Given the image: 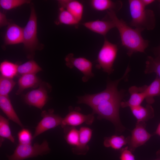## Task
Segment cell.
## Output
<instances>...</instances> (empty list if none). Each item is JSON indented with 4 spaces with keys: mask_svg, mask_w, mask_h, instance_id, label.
<instances>
[{
    "mask_svg": "<svg viewBox=\"0 0 160 160\" xmlns=\"http://www.w3.org/2000/svg\"><path fill=\"white\" fill-rule=\"evenodd\" d=\"M130 71L128 66L122 77L116 81L108 82L106 89L103 91L93 94H87L78 97V103L84 104L92 109L100 104L117 97L124 95L123 90L119 91L117 86L119 82L124 79Z\"/></svg>",
    "mask_w": 160,
    "mask_h": 160,
    "instance_id": "277c9868",
    "label": "cell"
},
{
    "mask_svg": "<svg viewBox=\"0 0 160 160\" xmlns=\"http://www.w3.org/2000/svg\"><path fill=\"white\" fill-rule=\"evenodd\" d=\"M90 4L92 7L96 11H112L116 13L121 9L123 5L120 1L111 0H92Z\"/></svg>",
    "mask_w": 160,
    "mask_h": 160,
    "instance_id": "ac0fdd59",
    "label": "cell"
},
{
    "mask_svg": "<svg viewBox=\"0 0 160 160\" xmlns=\"http://www.w3.org/2000/svg\"><path fill=\"white\" fill-rule=\"evenodd\" d=\"M60 7L63 8L69 12L79 22L81 20L84 11L82 3L76 0L58 1Z\"/></svg>",
    "mask_w": 160,
    "mask_h": 160,
    "instance_id": "e0dca14e",
    "label": "cell"
},
{
    "mask_svg": "<svg viewBox=\"0 0 160 160\" xmlns=\"http://www.w3.org/2000/svg\"><path fill=\"white\" fill-rule=\"evenodd\" d=\"M56 23L57 24H61L77 26L79 22L66 10L60 7L58 18Z\"/></svg>",
    "mask_w": 160,
    "mask_h": 160,
    "instance_id": "484cf974",
    "label": "cell"
},
{
    "mask_svg": "<svg viewBox=\"0 0 160 160\" xmlns=\"http://www.w3.org/2000/svg\"><path fill=\"white\" fill-rule=\"evenodd\" d=\"M118 51L117 45L111 43L105 38L103 44L97 55L96 67L102 69L103 71L109 75L111 74L114 71L113 65Z\"/></svg>",
    "mask_w": 160,
    "mask_h": 160,
    "instance_id": "5b68a950",
    "label": "cell"
},
{
    "mask_svg": "<svg viewBox=\"0 0 160 160\" xmlns=\"http://www.w3.org/2000/svg\"><path fill=\"white\" fill-rule=\"evenodd\" d=\"M128 137L123 135H113L104 138L103 145L106 147L111 148L115 150H120L128 142Z\"/></svg>",
    "mask_w": 160,
    "mask_h": 160,
    "instance_id": "603a6c76",
    "label": "cell"
},
{
    "mask_svg": "<svg viewBox=\"0 0 160 160\" xmlns=\"http://www.w3.org/2000/svg\"><path fill=\"white\" fill-rule=\"evenodd\" d=\"M41 68L33 60L18 65L17 73L21 75L26 74H35L42 71Z\"/></svg>",
    "mask_w": 160,
    "mask_h": 160,
    "instance_id": "d4e9b609",
    "label": "cell"
},
{
    "mask_svg": "<svg viewBox=\"0 0 160 160\" xmlns=\"http://www.w3.org/2000/svg\"><path fill=\"white\" fill-rule=\"evenodd\" d=\"M128 2L132 18L130 25L141 31L153 29L156 25L153 11L146 9L141 0H129Z\"/></svg>",
    "mask_w": 160,
    "mask_h": 160,
    "instance_id": "7a4b0ae2",
    "label": "cell"
},
{
    "mask_svg": "<svg viewBox=\"0 0 160 160\" xmlns=\"http://www.w3.org/2000/svg\"><path fill=\"white\" fill-rule=\"evenodd\" d=\"M65 61L68 68L75 67L83 73L82 80L83 82H86L94 76V74L92 72V63L86 58L74 57L73 53H69L65 57Z\"/></svg>",
    "mask_w": 160,
    "mask_h": 160,
    "instance_id": "9c48e42d",
    "label": "cell"
},
{
    "mask_svg": "<svg viewBox=\"0 0 160 160\" xmlns=\"http://www.w3.org/2000/svg\"><path fill=\"white\" fill-rule=\"evenodd\" d=\"M124 97V95H122L104 102L92 109V113L97 114L98 119H105L113 124L116 134H120L126 129L121 122L119 115L121 103Z\"/></svg>",
    "mask_w": 160,
    "mask_h": 160,
    "instance_id": "3957f363",
    "label": "cell"
},
{
    "mask_svg": "<svg viewBox=\"0 0 160 160\" xmlns=\"http://www.w3.org/2000/svg\"><path fill=\"white\" fill-rule=\"evenodd\" d=\"M119 159L120 160H135V156L128 146L122 148L120 150Z\"/></svg>",
    "mask_w": 160,
    "mask_h": 160,
    "instance_id": "d6a6232c",
    "label": "cell"
},
{
    "mask_svg": "<svg viewBox=\"0 0 160 160\" xmlns=\"http://www.w3.org/2000/svg\"><path fill=\"white\" fill-rule=\"evenodd\" d=\"M145 122H137L135 128L131 131V135L128 137L129 149L133 152L138 147L144 144L152 136L146 129Z\"/></svg>",
    "mask_w": 160,
    "mask_h": 160,
    "instance_id": "30bf717a",
    "label": "cell"
},
{
    "mask_svg": "<svg viewBox=\"0 0 160 160\" xmlns=\"http://www.w3.org/2000/svg\"><path fill=\"white\" fill-rule=\"evenodd\" d=\"M37 17L34 7L31 6L28 20L23 30V42L24 47L27 50L33 52L37 47Z\"/></svg>",
    "mask_w": 160,
    "mask_h": 160,
    "instance_id": "52a82bcc",
    "label": "cell"
},
{
    "mask_svg": "<svg viewBox=\"0 0 160 160\" xmlns=\"http://www.w3.org/2000/svg\"><path fill=\"white\" fill-rule=\"evenodd\" d=\"M145 85L139 87L134 86L130 87L129 89L130 97L128 100L122 101L121 106L122 108L127 107L130 108L141 105L145 99Z\"/></svg>",
    "mask_w": 160,
    "mask_h": 160,
    "instance_id": "4fadbf2b",
    "label": "cell"
},
{
    "mask_svg": "<svg viewBox=\"0 0 160 160\" xmlns=\"http://www.w3.org/2000/svg\"><path fill=\"white\" fill-rule=\"evenodd\" d=\"M130 109L137 119V122H145L154 117V109L151 105L147 104L145 107L140 105L130 108Z\"/></svg>",
    "mask_w": 160,
    "mask_h": 160,
    "instance_id": "44dd1931",
    "label": "cell"
},
{
    "mask_svg": "<svg viewBox=\"0 0 160 160\" xmlns=\"http://www.w3.org/2000/svg\"><path fill=\"white\" fill-rule=\"evenodd\" d=\"M0 136L1 138H6L12 143L15 139L12 136L9 126V120L2 115L0 116Z\"/></svg>",
    "mask_w": 160,
    "mask_h": 160,
    "instance_id": "f1b7e54d",
    "label": "cell"
},
{
    "mask_svg": "<svg viewBox=\"0 0 160 160\" xmlns=\"http://www.w3.org/2000/svg\"><path fill=\"white\" fill-rule=\"evenodd\" d=\"M63 128L64 137L66 142L74 147L77 146L79 141V131L74 127L67 126Z\"/></svg>",
    "mask_w": 160,
    "mask_h": 160,
    "instance_id": "cb8c5ba5",
    "label": "cell"
},
{
    "mask_svg": "<svg viewBox=\"0 0 160 160\" xmlns=\"http://www.w3.org/2000/svg\"><path fill=\"white\" fill-rule=\"evenodd\" d=\"M79 138L77 146L72 149L73 152L77 154H85L89 149L88 143L90 140L92 135V130L90 128L83 127L79 130Z\"/></svg>",
    "mask_w": 160,
    "mask_h": 160,
    "instance_id": "9a60e30c",
    "label": "cell"
},
{
    "mask_svg": "<svg viewBox=\"0 0 160 160\" xmlns=\"http://www.w3.org/2000/svg\"><path fill=\"white\" fill-rule=\"evenodd\" d=\"M154 133L155 134H156L160 136V123L158 126Z\"/></svg>",
    "mask_w": 160,
    "mask_h": 160,
    "instance_id": "d590c367",
    "label": "cell"
},
{
    "mask_svg": "<svg viewBox=\"0 0 160 160\" xmlns=\"http://www.w3.org/2000/svg\"><path fill=\"white\" fill-rule=\"evenodd\" d=\"M22 28L14 23H10L7 27L4 36V43L6 45L23 43Z\"/></svg>",
    "mask_w": 160,
    "mask_h": 160,
    "instance_id": "2e32d148",
    "label": "cell"
},
{
    "mask_svg": "<svg viewBox=\"0 0 160 160\" xmlns=\"http://www.w3.org/2000/svg\"><path fill=\"white\" fill-rule=\"evenodd\" d=\"M83 25L93 32L104 36L110 30L115 27L114 23L110 20L91 21L84 23Z\"/></svg>",
    "mask_w": 160,
    "mask_h": 160,
    "instance_id": "5bb4252c",
    "label": "cell"
},
{
    "mask_svg": "<svg viewBox=\"0 0 160 160\" xmlns=\"http://www.w3.org/2000/svg\"><path fill=\"white\" fill-rule=\"evenodd\" d=\"M145 99L150 105L154 103V97L160 95V79L157 76L149 86L145 85Z\"/></svg>",
    "mask_w": 160,
    "mask_h": 160,
    "instance_id": "7402d4cb",
    "label": "cell"
},
{
    "mask_svg": "<svg viewBox=\"0 0 160 160\" xmlns=\"http://www.w3.org/2000/svg\"><path fill=\"white\" fill-rule=\"evenodd\" d=\"M39 87L27 93L24 99L27 104L41 109L48 100V94L52 89L49 84L43 82H41Z\"/></svg>",
    "mask_w": 160,
    "mask_h": 160,
    "instance_id": "ba28073f",
    "label": "cell"
},
{
    "mask_svg": "<svg viewBox=\"0 0 160 160\" xmlns=\"http://www.w3.org/2000/svg\"><path fill=\"white\" fill-rule=\"evenodd\" d=\"M143 4L146 7V6L154 2V0H141Z\"/></svg>",
    "mask_w": 160,
    "mask_h": 160,
    "instance_id": "e575fe53",
    "label": "cell"
},
{
    "mask_svg": "<svg viewBox=\"0 0 160 160\" xmlns=\"http://www.w3.org/2000/svg\"><path fill=\"white\" fill-rule=\"evenodd\" d=\"M54 112L52 109L42 112L41 116L42 118L36 127L33 139L47 130L61 125L63 118L55 114Z\"/></svg>",
    "mask_w": 160,
    "mask_h": 160,
    "instance_id": "8fae6325",
    "label": "cell"
},
{
    "mask_svg": "<svg viewBox=\"0 0 160 160\" xmlns=\"http://www.w3.org/2000/svg\"><path fill=\"white\" fill-rule=\"evenodd\" d=\"M0 108L8 118L21 127L24 126L14 110L8 95H0Z\"/></svg>",
    "mask_w": 160,
    "mask_h": 160,
    "instance_id": "d6986e66",
    "label": "cell"
},
{
    "mask_svg": "<svg viewBox=\"0 0 160 160\" xmlns=\"http://www.w3.org/2000/svg\"><path fill=\"white\" fill-rule=\"evenodd\" d=\"M18 65L5 60L2 62L0 65L1 75L3 76L13 79L17 73Z\"/></svg>",
    "mask_w": 160,
    "mask_h": 160,
    "instance_id": "4316f807",
    "label": "cell"
},
{
    "mask_svg": "<svg viewBox=\"0 0 160 160\" xmlns=\"http://www.w3.org/2000/svg\"><path fill=\"white\" fill-rule=\"evenodd\" d=\"M41 82L36 74H26L21 75L18 81V88L16 94H20L27 88H35L39 86Z\"/></svg>",
    "mask_w": 160,
    "mask_h": 160,
    "instance_id": "ffe728a7",
    "label": "cell"
},
{
    "mask_svg": "<svg viewBox=\"0 0 160 160\" xmlns=\"http://www.w3.org/2000/svg\"><path fill=\"white\" fill-rule=\"evenodd\" d=\"M50 151L48 143L46 140H44L40 144L36 143L33 145L19 143L13 154L7 157L8 160H24L47 154Z\"/></svg>",
    "mask_w": 160,
    "mask_h": 160,
    "instance_id": "8992f818",
    "label": "cell"
},
{
    "mask_svg": "<svg viewBox=\"0 0 160 160\" xmlns=\"http://www.w3.org/2000/svg\"><path fill=\"white\" fill-rule=\"evenodd\" d=\"M17 137L19 144H31L33 139V136L28 129L23 128L17 133Z\"/></svg>",
    "mask_w": 160,
    "mask_h": 160,
    "instance_id": "1f68e13d",
    "label": "cell"
},
{
    "mask_svg": "<svg viewBox=\"0 0 160 160\" xmlns=\"http://www.w3.org/2000/svg\"><path fill=\"white\" fill-rule=\"evenodd\" d=\"M158 50L159 52V54H160V45L159 46L158 48Z\"/></svg>",
    "mask_w": 160,
    "mask_h": 160,
    "instance_id": "8d00e7d4",
    "label": "cell"
},
{
    "mask_svg": "<svg viewBox=\"0 0 160 160\" xmlns=\"http://www.w3.org/2000/svg\"><path fill=\"white\" fill-rule=\"evenodd\" d=\"M107 12L119 32L121 45L127 50L128 56L130 57L137 52H144L149 41L143 38L141 34L142 31L130 27L123 20L118 18L115 12L107 11Z\"/></svg>",
    "mask_w": 160,
    "mask_h": 160,
    "instance_id": "6da1fadb",
    "label": "cell"
},
{
    "mask_svg": "<svg viewBox=\"0 0 160 160\" xmlns=\"http://www.w3.org/2000/svg\"><path fill=\"white\" fill-rule=\"evenodd\" d=\"M145 64V73H156L160 79V54L156 58L148 56Z\"/></svg>",
    "mask_w": 160,
    "mask_h": 160,
    "instance_id": "83f0119b",
    "label": "cell"
},
{
    "mask_svg": "<svg viewBox=\"0 0 160 160\" xmlns=\"http://www.w3.org/2000/svg\"><path fill=\"white\" fill-rule=\"evenodd\" d=\"M30 2L26 0H0V6L4 9L10 10Z\"/></svg>",
    "mask_w": 160,
    "mask_h": 160,
    "instance_id": "4dcf8cb0",
    "label": "cell"
},
{
    "mask_svg": "<svg viewBox=\"0 0 160 160\" xmlns=\"http://www.w3.org/2000/svg\"><path fill=\"white\" fill-rule=\"evenodd\" d=\"M154 160H160V157H158L156 159H155Z\"/></svg>",
    "mask_w": 160,
    "mask_h": 160,
    "instance_id": "74e56055",
    "label": "cell"
},
{
    "mask_svg": "<svg viewBox=\"0 0 160 160\" xmlns=\"http://www.w3.org/2000/svg\"><path fill=\"white\" fill-rule=\"evenodd\" d=\"M16 84L13 79L7 78L0 75V95L7 96Z\"/></svg>",
    "mask_w": 160,
    "mask_h": 160,
    "instance_id": "f546056e",
    "label": "cell"
},
{
    "mask_svg": "<svg viewBox=\"0 0 160 160\" xmlns=\"http://www.w3.org/2000/svg\"><path fill=\"white\" fill-rule=\"evenodd\" d=\"M70 109L69 113L63 119L61 125L63 128L67 126L75 127L84 123L91 125L93 123L95 117L93 113L84 115L77 110Z\"/></svg>",
    "mask_w": 160,
    "mask_h": 160,
    "instance_id": "7c38bea8",
    "label": "cell"
},
{
    "mask_svg": "<svg viewBox=\"0 0 160 160\" xmlns=\"http://www.w3.org/2000/svg\"><path fill=\"white\" fill-rule=\"evenodd\" d=\"M9 23L7 20L4 13L0 12V26L2 27L6 25H8Z\"/></svg>",
    "mask_w": 160,
    "mask_h": 160,
    "instance_id": "836d02e7",
    "label": "cell"
}]
</instances>
